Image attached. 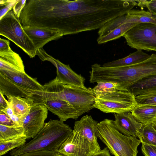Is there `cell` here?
<instances>
[{
  "mask_svg": "<svg viewBox=\"0 0 156 156\" xmlns=\"http://www.w3.org/2000/svg\"><path fill=\"white\" fill-rule=\"evenodd\" d=\"M41 101L58 100L66 101L76 110L79 117L94 108L95 96L91 88L64 84L56 77L43 85Z\"/></svg>",
  "mask_w": 156,
  "mask_h": 156,
  "instance_id": "6da1fadb",
  "label": "cell"
},
{
  "mask_svg": "<svg viewBox=\"0 0 156 156\" xmlns=\"http://www.w3.org/2000/svg\"><path fill=\"white\" fill-rule=\"evenodd\" d=\"M73 130L59 120L50 119L29 142L11 151V156H18L36 151L57 152L62 144L73 133Z\"/></svg>",
  "mask_w": 156,
  "mask_h": 156,
  "instance_id": "7a4b0ae2",
  "label": "cell"
},
{
  "mask_svg": "<svg viewBox=\"0 0 156 156\" xmlns=\"http://www.w3.org/2000/svg\"><path fill=\"white\" fill-rule=\"evenodd\" d=\"M97 136L115 156H137L141 143L132 136L122 134L115 127L114 120L107 119L98 123Z\"/></svg>",
  "mask_w": 156,
  "mask_h": 156,
  "instance_id": "3957f363",
  "label": "cell"
},
{
  "mask_svg": "<svg viewBox=\"0 0 156 156\" xmlns=\"http://www.w3.org/2000/svg\"><path fill=\"white\" fill-rule=\"evenodd\" d=\"M0 34L20 47L30 58L37 55V50L32 41L23 30L19 19L12 10L0 20Z\"/></svg>",
  "mask_w": 156,
  "mask_h": 156,
  "instance_id": "277c9868",
  "label": "cell"
},
{
  "mask_svg": "<svg viewBox=\"0 0 156 156\" xmlns=\"http://www.w3.org/2000/svg\"><path fill=\"white\" fill-rule=\"evenodd\" d=\"M94 108L105 113L131 112L137 105L131 92L118 91L95 97Z\"/></svg>",
  "mask_w": 156,
  "mask_h": 156,
  "instance_id": "5b68a950",
  "label": "cell"
},
{
  "mask_svg": "<svg viewBox=\"0 0 156 156\" xmlns=\"http://www.w3.org/2000/svg\"><path fill=\"white\" fill-rule=\"evenodd\" d=\"M127 44L137 50L156 51V25L142 23L137 24L123 36Z\"/></svg>",
  "mask_w": 156,
  "mask_h": 156,
  "instance_id": "8992f818",
  "label": "cell"
},
{
  "mask_svg": "<svg viewBox=\"0 0 156 156\" xmlns=\"http://www.w3.org/2000/svg\"><path fill=\"white\" fill-rule=\"evenodd\" d=\"M37 55L42 61L51 62L56 68V77L62 83L68 85L86 87L85 79L81 74H78L70 68L69 65L65 64L58 60L48 54L43 48L37 50Z\"/></svg>",
  "mask_w": 156,
  "mask_h": 156,
  "instance_id": "52a82bcc",
  "label": "cell"
},
{
  "mask_svg": "<svg viewBox=\"0 0 156 156\" xmlns=\"http://www.w3.org/2000/svg\"><path fill=\"white\" fill-rule=\"evenodd\" d=\"M48 110L42 102L34 101L32 102L30 111L25 117L23 125L27 139L34 138L43 128Z\"/></svg>",
  "mask_w": 156,
  "mask_h": 156,
  "instance_id": "ba28073f",
  "label": "cell"
},
{
  "mask_svg": "<svg viewBox=\"0 0 156 156\" xmlns=\"http://www.w3.org/2000/svg\"><path fill=\"white\" fill-rule=\"evenodd\" d=\"M97 151L85 138L73 131L57 152L67 156H91Z\"/></svg>",
  "mask_w": 156,
  "mask_h": 156,
  "instance_id": "9c48e42d",
  "label": "cell"
},
{
  "mask_svg": "<svg viewBox=\"0 0 156 156\" xmlns=\"http://www.w3.org/2000/svg\"><path fill=\"white\" fill-rule=\"evenodd\" d=\"M0 92L7 97L9 96L35 99L40 97L42 92L23 87L12 81L0 73Z\"/></svg>",
  "mask_w": 156,
  "mask_h": 156,
  "instance_id": "30bf717a",
  "label": "cell"
},
{
  "mask_svg": "<svg viewBox=\"0 0 156 156\" xmlns=\"http://www.w3.org/2000/svg\"><path fill=\"white\" fill-rule=\"evenodd\" d=\"M98 123L91 115H87L75 122L73 131L85 138L99 151L101 150L96 133Z\"/></svg>",
  "mask_w": 156,
  "mask_h": 156,
  "instance_id": "8fae6325",
  "label": "cell"
},
{
  "mask_svg": "<svg viewBox=\"0 0 156 156\" xmlns=\"http://www.w3.org/2000/svg\"><path fill=\"white\" fill-rule=\"evenodd\" d=\"M114 114V124L119 132L126 136L139 137L143 124L136 119L131 112Z\"/></svg>",
  "mask_w": 156,
  "mask_h": 156,
  "instance_id": "7c38bea8",
  "label": "cell"
},
{
  "mask_svg": "<svg viewBox=\"0 0 156 156\" xmlns=\"http://www.w3.org/2000/svg\"><path fill=\"white\" fill-rule=\"evenodd\" d=\"M23 27L32 41L37 51L43 48L48 42L63 36L62 32L59 31L29 26Z\"/></svg>",
  "mask_w": 156,
  "mask_h": 156,
  "instance_id": "4fadbf2b",
  "label": "cell"
},
{
  "mask_svg": "<svg viewBox=\"0 0 156 156\" xmlns=\"http://www.w3.org/2000/svg\"><path fill=\"white\" fill-rule=\"evenodd\" d=\"M40 101L43 102L48 110L57 115L62 122L69 119H76L79 117L76 110L66 101L52 100Z\"/></svg>",
  "mask_w": 156,
  "mask_h": 156,
  "instance_id": "5bb4252c",
  "label": "cell"
},
{
  "mask_svg": "<svg viewBox=\"0 0 156 156\" xmlns=\"http://www.w3.org/2000/svg\"><path fill=\"white\" fill-rule=\"evenodd\" d=\"M0 73L23 87L42 93L44 90V86L38 83L36 78H32L26 73L14 72L0 70Z\"/></svg>",
  "mask_w": 156,
  "mask_h": 156,
  "instance_id": "9a60e30c",
  "label": "cell"
},
{
  "mask_svg": "<svg viewBox=\"0 0 156 156\" xmlns=\"http://www.w3.org/2000/svg\"><path fill=\"white\" fill-rule=\"evenodd\" d=\"M132 114L143 125L153 122L156 120V105L137 104L131 112Z\"/></svg>",
  "mask_w": 156,
  "mask_h": 156,
  "instance_id": "2e32d148",
  "label": "cell"
},
{
  "mask_svg": "<svg viewBox=\"0 0 156 156\" xmlns=\"http://www.w3.org/2000/svg\"><path fill=\"white\" fill-rule=\"evenodd\" d=\"M150 56V55L144 52L142 50H137L124 58L105 63L102 66L110 67L130 66L145 61Z\"/></svg>",
  "mask_w": 156,
  "mask_h": 156,
  "instance_id": "e0dca14e",
  "label": "cell"
},
{
  "mask_svg": "<svg viewBox=\"0 0 156 156\" xmlns=\"http://www.w3.org/2000/svg\"><path fill=\"white\" fill-rule=\"evenodd\" d=\"M7 97L13 111L14 114L24 117L29 113L33 99L9 96Z\"/></svg>",
  "mask_w": 156,
  "mask_h": 156,
  "instance_id": "ac0fdd59",
  "label": "cell"
},
{
  "mask_svg": "<svg viewBox=\"0 0 156 156\" xmlns=\"http://www.w3.org/2000/svg\"><path fill=\"white\" fill-rule=\"evenodd\" d=\"M125 23H150L156 25V15L148 11L132 9L125 15Z\"/></svg>",
  "mask_w": 156,
  "mask_h": 156,
  "instance_id": "d6986e66",
  "label": "cell"
},
{
  "mask_svg": "<svg viewBox=\"0 0 156 156\" xmlns=\"http://www.w3.org/2000/svg\"><path fill=\"white\" fill-rule=\"evenodd\" d=\"M137 24L132 23L122 24L107 35L102 37H99L97 39V42L98 44H101L119 38L123 37L127 32Z\"/></svg>",
  "mask_w": 156,
  "mask_h": 156,
  "instance_id": "ffe728a7",
  "label": "cell"
},
{
  "mask_svg": "<svg viewBox=\"0 0 156 156\" xmlns=\"http://www.w3.org/2000/svg\"><path fill=\"white\" fill-rule=\"evenodd\" d=\"M24 136H26L23 126H7L0 124V142Z\"/></svg>",
  "mask_w": 156,
  "mask_h": 156,
  "instance_id": "44dd1931",
  "label": "cell"
},
{
  "mask_svg": "<svg viewBox=\"0 0 156 156\" xmlns=\"http://www.w3.org/2000/svg\"><path fill=\"white\" fill-rule=\"evenodd\" d=\"M138 138L141 143L156 146V128L152 122L143 125Z\"/></svg>",
  "mask_w": 156,
  "mask_h": 156,
  "instance_id": "7402d4cb",
  "label": "cell"
},
{
  "mask_svg": "<svg viewBox=\"0 0 156 156\" xmlns=\"http://www.w3.org/2000/svg\"><path fill=\"white\" fill-rule=\"evenodd\" d=\"M0 62L18 67L25 73L24 66L21 57L12 49L7 51L0 52Z\"/></svg>",
  "mask_w": 156,
  "mask_h": 156,
  "instance_id": "603a6c76",
  "label": "cell"
},
{
  "mask_svg": "<svg viewBox=\"0 0 156 156\" xmlns=\"http://www.w3.org/2000/svg\"><path fill=\"white\" fill-rule=\"evenodd\" d=\"M156 88V75L144 78L132 86L128 91L135 95L145 90Z\"/></svg>",
  "mask_w": 156,
  "mask_h": 156,
  "instance_id": "cb8c5ba5",
  "label": "cell"
},
{
  "mask_svg": "<svg viewBox=\"0 0 156 156\" xmlns=\"http://www.w3.org/2000/svg\"><path fill=\"white\" fill-rule=\"evenodd\" d=\"M91 90L95 97L104 95L107 94L121 91L119 85L117 83L112 82L97 83V84Z\"/></svg>",
  "mask_w": 156,
  "mask_h": 156,
  "instance_id": "d4e9b609",
  "label": "cell"
},
{
  "mask_svg": "<svg viewBox=\"0 0 156 156\" xmlns=\"http://www.w3.org/2000/svg\"><path fill=\"white\" fill-rule=\"evenodd\" d=\"M135 96L137 104L156 105V88L141 91Z\"/></svg>",
  "mask_w": 156,
  "mask_h": 156,
  "instance_id": "484cf974",
  "label": "cell"
},
{
  "mask_svg": "<svg viewBox=\"0 0 156 156\" xmlns=\"http://www.w3.org/2000/svg\"><path fill=\"white\" fill-rule=\"evenodd\" d=\"M26 136H20L9 140L0 142V156L6 154L10 150L22 146L26 144Z\"/></svg>",
  "mask_w": 156,
  "mask_h": 156,
  "instance_id": "4316f807",
  "label": "cell"
},
{
  "mask_svg": "<svg viewBox=\"0 0 156 156\" xmlns=\"http://www.w3.org/2000/svg\"><path fill=\"white\" fill-rule=\"evenodd\" d=\"M18 0H0V20L11 10Z\"/></svg>",
  "mask_w": 156,
  "mask_h": 156,
  "instance_id": "83f0119b",
  "label": "cell"
},
{
  "mask_svg": "<svg viewBox=\"0 0 156 156\" xmlns=\"http://www.w3.org/2000/svg\"><path fill=\"white\" fill-rule=\"evenodd\" d=\"M142 143V152L145 156H156V146Z\"/></svg>",
  "mask_w": 156,
  "mask_h": 156,
  "instance_id": "f1b7e54d",
  "label": "cell"
},
{
  "mask_svg": "<svg viewBox=\"0 0 156 156\" xmlns=\"http://www.w3.org/2000/svg\"><path fill=\"white\" fill-rule=\"evenodd\" d=\"M55 152L51 151H36L23 154L18 156H55Z\"/></svg>",
  "mask_w": 156,
  "mask_h": 156,
  "instance_id": "f546056e",
  "label": "cell"
},
{
  "mask_svg": "<svg viewBox=\"0 0 156 156\" xmlns=\"http://www.w3.org/2000/svg\"><path fill=\"white\" fill-rule=\"evenodd\" d=\"M26 0H18L13 7L12 10L17 18H19L21 12L26 3Z\"/></svg>",
  "mask_w": 156,
  "mask_h": 156,
  "instance_id": "4dcf8cb0",
  "label": "cell"
},
{
  "mask_svg": "<svg viewBox=\"0 0 156 156\" xmlns=\"http://www.w3.org/2000/svg\"><path fill=\"white\" fill-rule=\"evenodd\" d=\"M0 124L7 126H15L9 117L1 111H0Z\"/></svg>",
  "mask_w": 156,
  "mask_h": 156,
  "instance_id": "1f68e13d",
  "label": "cell"
},
{
  "mask_svg": "<svg viewBox=\"0 0 156 156\" xmlns=\"http://www.w3.org/2000/svg\"><path fill=\"white\" fill-rule=\"evenodd\" d=\"M146 8H147V11L151 13L156 15V0H147Z\"/></svg>",
  "mask_w": 156,
  "mask_h": 156,
  "instance_id": "d6a6232c",
  "label": "cell"
},
{
  "mask_svg": "<svg viewBox=\"0 0 156 156\" xmlns=\"http://www.w3.org/2000/svg\"><path fill=\"white\" fill-rule=\"evenodd\" d=\"M14 125L16 126H23L25 117L13 114L9 117Z\"/></svg>",
  "mask_w": 156,
  "mask_h": 156,
  "instance_id": "836d02e7",
  "label": "cell"
},
{
  "mask_svg": "<svg viewBox=\"0 0 156 156\" xmlns=\"http://www.w3.org/2000/svg\"><path fill=\"white\" fill-rule=\"evenodd\" d=\"M11 49L10 47L9 41L7 40L0 38V52L9 51Z\"/></svg>",
  "mask_w": 156,
  "mask_h": 156,
  "instance_id": "e575fe53",
  "label": "cell"
},
{
  "mask_svg": "<svg viewBox=\"0 0 156 156\" xmlns=\"http://www.w3.org/2000/svg\"><path fill=\"white\" fill-rule=\"evenodd\" d=\"M91 156H111L109 151L107 147H105L102 150L98 151Z\"/></svg>",
  "mask_w": 156,
  "mask_h": 156,
  "instance_id": "d590c367",
  "label": "cell"
},
{
  "mask_svg": "<svg viewBox=\"0 0 156 156\" xmlns=\"http://www.w3.org/2000/svg\"><path fill=\"white\" fill-rule=\"evenodd\" d=\"M8 103V101L5 99L4 95L0 92V111L6 108Z\"/></svg>",
  "mask_w": 156,
  "mask_h": 156,
  "instance_id": "8d00e7d4",
  "label": "cell"
},
{
  "mask_svg": "<svg viewBox=\"0 0 156 156\" xmlns=\"http://www.w3.org/2000/svg\"><path fill=\"white\" fill-rule=\"evenodd\" d=\"M0 111L3 112L9 117L14 114L13 109L9 101L7 108Z\"/></svg>",
  "mask_w": 156,
  "mask_h": 156,
  "instance_id": "74e56055",
  "label": "cell"
},
{
  "mask_svg": "<svg viewBox=\"0 0 156 156\" xmlns=\"http://www.w3.org/2000/svg\"><path fill=\"white\" fill-rule=\"evenodd\" d=\"M147 0H136L137 2V6L143 9L144 7L146 8V3Z\"/></svg>",
  "mask_w": 156,
  "mask_h": 156,
  "instance_id": "f35d334b",
  "label": "cell"
},
{
  "mask_svg": "<svg viewBox=\"0 0 156 156\" xmlns=\"http://www.w3.org/2000/svg\"><path fill=\"white\" fill-rule=\"evenodd\" d=\"M55 156H67L65 155H64L61 154H60L56 152L55 153Z\"/></svg>",
  "mask_w": 156,
  "mask_h": 156,
  "instance_id": "ab89813d",
  "label": "cell"
}]
</instances>
